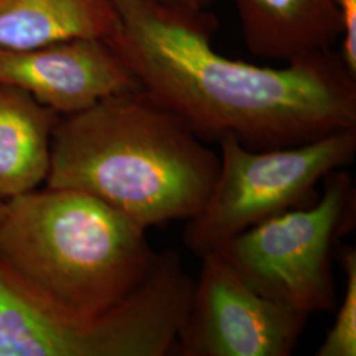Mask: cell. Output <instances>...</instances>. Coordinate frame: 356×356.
I'll use <instances>...</instances> for the list:
<instances>
[{
  "mask_svg": "<svg viewBox=\"0 0 356 356\" xmlns=\"http://www.w3.org/2000/svg\"><path fill=\"white\" fill-rule=\"evenodd\" d=\"M218 172L219 154L140 88L60 116L45 184L89 194L148 229L197 216Z\"/></svg>",
  "mask_w": 356,
  "mask_h": 356,
  "instance_id": "obj_2",
  "label": "cell"
},
{
  "mask_svg": "<svg viewBox=\"0 0 356 356\" xmlns=\"http://www.w3.org/2000/svg\"><path fill=\"white\" fill-rule=\"evenodd\" d=\"M114 4L119 31L107 41L141 89L204 143L229 136L268 151L356 128V76L339 51L309 54L279 69L256 66L213 49V13L186 19L148 0Z\"/></svg>",
  "mask_w": 356,
  "mask_h": 356,
  "instance_id": "obj_1",
  "label": "cell"
},
{
  "mask_svg": "<svg viewBox=\"0 0 356 356\" xmlns=\"http://www.w3.org/2000/svg\"><path fill=\"white\" fill-rule=\"evenodd\" d=\"M61 115L24 90L0 83V198L38 189L51 166L53 129Z\"/></svg>",
  "mask_w": 356,
  "mask_h": 356,
  "instance_id": "obj_10",
  "label": "cell"
},
{
  "mask_svg": "<svg viewBox=\"0 0 356 356\" xmlns=\"http://www.w3.org/2000/svg\"><path fill=\"white\" fill-rule=\"evenodd\" d=\"M218 145L214 186L182 232L185 247L200 259L269 218L314 204L319 181L353 163L356 128L268 151L248 149L229 136Z\"/></svg>",
  "mask_w": 356,
  "mask_h": 356,
  "instance_id": "obj_6",
  "label": "cell"
},
{
  "mask_svg": "<svg viewBox=\"0 0 356 356\" xmlns=\"http://www.w3.org/2000/svg\"><path fill=\"white\" fill-rule=\"evenodd\" d=\"M0 83L24 90L61 116L83 111L118 92L140 89L113 45L98 38L0 48Z\"/></svg>",
  "mask_w": 356,
  "mask_h": 356,
  "instance_id": "obj_8",
  "label": "cell"
},
{
  "mask_svg": "<svg viewBox=\"0 0 356 356\" xmlns=\"http://www.w3.org/2000/svg\"><path fill=\"white\" fill-rule=\"evenodd\" d=\"M145 232L89 194L45 186L7 201L0 264L47 304L95 317L151 275L160 252Z\"/></svg>",
  "mask_w": 356,
  "mask_h": 356,
  "instance_id": "obj_3",
  "label": "cell"
},
{
  "mask_svg": "<svg viewBox=\"0 0 356 356\" xmlns=\"http://www.w3.org/2000/svg\"><path fill=\"white\" fill-rule=\"evenodd\" d=\"M247 49L285 64L329 51L342 38L343 16L334 0H234Z\"/></svg>",
  "mask_w": 356,
  "mask_h": 356,
  "instance_id": "obj_9",
  "label": "cell"
},
{
  "mask_svg": "<svg viewBox=\"0 0 356 356\" xmlns=\"http://www.w3.org/2000/svg\"><path fill=\"white\" fill-rule=\"evenodd\" d=\"M6 214H7V201H4V200L0 198V225H1V222L4 220Z\"/></svg>",
  "mask_w": 356,
  "mask_h": 356,
  "instance_id": "obj_15",
  "label": "cell"
},
{
  "mask_svg": "<svg viewBox=\"0 0 356 356\" xmlns=\"http://www.w3.org/2000/svg\"><path fill=\"white\" fill-rule=\"evenodd\" d=\"M342 13L344 31L341 42V56L350 73L356 76V0H334Z\"/></svg>",
  "mask_w": 356,
  "mask_h": 356,
  "instance_id": "obj_13",
  "label": "cell"
},
{
  "mask_svg": "<svg viewBox=\"0 0 356 356\" xmlns=\"http://www.w3.org/2000/svg\"><path fill=\"white\" fill-rule=\"evenodd\" d=\"M156 7L186 19H202L211 13L209 8L216 0H148Z\"/></svg>",
  "mask_w": 356,
  "mask_h": 356,
  "instance_id": "obj_14",
  "label": "cell"
},
{
  "mask_svg": "<svg viewBox=\"0 0 356 356\" xmlns=\"http://www.w3.org/2000/svg\"><path fill=\"white\" fill-rule=\"evenodd\" d=\"M314 204L245 229L216 251L256 292L310 316L337 307L331 259L356 223V191L342 169L329 173Z\"/></svg>",
  "mask_w": 356,
  "mask_h": 356,
  "instance_id": "obj_5",
  "label": "cell"
},
{
  "mask_svg": "<svg viewBox=\"0 0 356 356\" xmlns=\"http://www.w3.org/2000/svg\"><path fill=\"white\" fill-rule=\"evenodd\" d=\"M194 281L176 250L120 305L76 317L47 304L0 264V356H165L173 354Z\"/></svg>",
  "mask_w": 356,
  "mask_h": 356,
  "instance_id": "obj_4",
  "label": "cell"
},
{
  "mask_svg": "<svg viewBox=\"0 0 356 356\" xmlns=\"http://www.w3.org/2000/svg\"><path fill=\"white\" fill-rule=\"evenodd\" d=\"M307 319L256 292L216 250L201 257L172 355L289 356Z\"/></svg>",
  "mask_w": 356,
  "mask_h": 356,
  "instance_id": "obj_7",
  "label": "cell"
},
{
  "mask_svg": "<svg viewBox=\"0 0 356 356\" xmlns=\"http://www.w3.org/2000/svg\"><path fill=\"white\" fill-rule=\"evenodd\" d=\"M114 0H0V48L24 49L61 40L118 35Z\"/></svg>",
  "mask_w": 356,
  "mask_h": 356,
  "instance_id": "obj_11",
  "label": "cell"
},
{
  "mask_svg": "<svg viewBox=\"0 0 356 356\" xmlns=\"http://www.w3.org/2000/svg\"><path fill=\"white\" fill-rule=\"evenodd\" d=\"M339 257L346 275L343 301L338 309L334 325L316 353L317 356L356 355L355 248L346 245L339 251Z\"/></svg>",
  "mask_w": 356,
  "mask_h": 356,
  "instance_id": "obj_12",
  "label": "cell"
}]
</instances>
